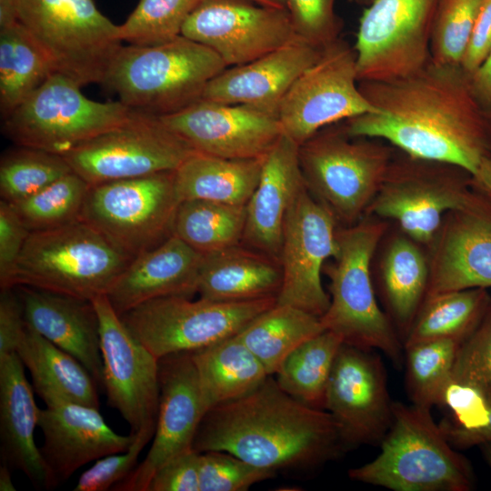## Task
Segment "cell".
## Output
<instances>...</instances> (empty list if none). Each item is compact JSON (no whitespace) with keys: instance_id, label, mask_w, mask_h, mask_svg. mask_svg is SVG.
<instances>
[{"instance_id":"obj_8","label":"cell","mask_w":491,"mask_h":491,"mask_svg":"<svg viewBox=\"0 0 491 491\" xmlns=\"http://www.w3.org/2000/svg\"><path fill=\"white\" fill-rule=\"evenodd\" d=\"M18 19L55 72L80 86L102 84L123 46L119 25L93 0H19Z\"/></svg>"},{"instance_id":"obj_48","label":"cell","mask_w":491,"mask_h":491,"mask_svg":"<svg viewBox=\"0 0 491 491\" xmlns=\"http://www.w3.org/2000/svg\"><path fill=\"white\" fill-rule=\"evenodd\" d=\"M30 231L14 205L0 202V286L13 288L16 266Z\"/></svg>"},{"instance_id":"obj_23","label":"cell","mask_w":491,"mask_h":491,"mask_svg":"<svg viewBox=\"0 0 491 491\" xmlns=\"http://www.w3.org/2000/svg\"><path fill=\"white\" fill-rule=\"evenodd\" d=\"M37 426L44 435L39 449L47 474L45 489L57 487L91 461L126 451L135 439V433H115L99 408L76 403L39 408Z\"/></svg>"},{"instance_id":"obj_1","label":"cell","mask_w":491,"mask_h":491,"mask_svg":"<svg viewBox=\"0 0 491 491\" xmlns=\"http://www.w3.org/2000/svg\"><path fill=\"white\" fill-rule=\"evenodd\" d=\"M378 113L343 121L352 137L383 140L416 158L458 165L471 175L487 153L484 113L460 65L431 60L387 81H359Z\"/></svg>"},{"instance_id":"obj_47","label":"cell","mask_w":491,"mask_h":491,"mask_svg":"<svg viewBox=\"0 0 491 491\" xmlns=\"http://www.w3.org/2000/svg\"><path fill=\"white\" fill-rule=\"evenodd\" d=\"M155 426L142 428L135 433L130 447L124 452L111 454L95 463L79 477L75 491H106L126 478L138 465V456L154 437Z\"/></svg>"},{"instance_id":"obj_10","label":"cell","mask_w":491,"mask_h":491,"mask_svg":"<svg viewBox=\"0 0 491 491\" xmlns=\"http://www.w3.org/2000/svg\"><path fill=\"white\" fill-rule=\"evenodd\" d=\"M397 151L366 215L393 222L427 248L446 215L469 198L472 175L453 164Z\"/></svg>"},{"instance_id":"obj_14","label":"cell","mask_w":491,"mask_h":491,"mask_svg":"<svg viewBox=\"0 0 491 491\" xmlns=\"http://www.w3.org/2000/svg\"><path fill=\"white\" fill-rule=\"evenodd\" d=\"M367 113L378 111L358 87L354 46L340 37L292 84L277 115L283 134L301 145L326 126Z\"/></svg>"},{"instance_id":"obj_61","label":"cell","mask_w":491,"mask_h":491,"mask_svg":"<svg viewBox=\"0 0 491 491\" xmlns=\"http://www.w3.org/2000/svg\"><path fill=\"white\" fill-rule=\"evenodd\" d=\"M356 4L362 5V6H368L370 4H372L375 0H353Z\"/></svg>"},{"instance_id":"obj_42","label":"cell","mask_w":491,"mask_h":491,"mask_svg":"<svg viewBox=\"0 0 491 491\" xmlns=\"http://www.w3.org/2000/svg\"><path fill=\"white\" fill-rule=\"evenodd\" d=\"M201 0H139L119 25L120 37L129 45L148 46L181 35L183 26Z\"/></svg>"},{"instance_id":"obj_33","label":"cell","mask_w":491,"mask_h":491,"mask_svg":"<svg viewBox=\"0 0 491 491\" xmlns=\"http://www.w3.org/2000/svg\"><path fill=\"white\" fill-rule=\"evenodd\" d=\"M192 357L205 413L248 395L269 376L237 334L192 351Z\"/></svg>"},{"instance_id":"obj_44","label":"cell","mask_w":491,"mask_h":491,"mask_svg":"<svg viewBox=\"0 0 491 491\" xmlns=\"http://www.w3.org/2000/svg\"><path fill=\"white\" fill-rule=\"evenodd\" d=\"M198 469L200 491H246L276 473L224 451L199 453Z\"/></svg>"},{"instance_id":"obj_50","label":"cell","mask_w":491,"mask_h":491,"mask_svg":"<svg viewBox=\"0 0 491 491\" xmlns=\"http://www.w3.org/2000/svg\"><path fill=\"white\" fill-rule=\"evenodd\" d=\"M198 456L192 449L164 464L151 478L146 491H200Z\"/></svg>"},{"instance_id":"obj_58","label":"cell","mask_w":491,"mask_h":491,"mask_svg":"<svg viewBox=\"0 0 491 491\" xmlns=\"http://www.w3.org/2000/svg\"><path fill=\"white\" fill-rule=\"evenodd\" d=\"M486 136V148L488 155H491V111H483Z\"/></svg>"},{"instance_id":"obj_34","label":"cell","mask_w":491,"mask_h":491,"mask_svg":"<svg viewBox=\"0 0 491 491\" xmlns=\"http://www.w3.org/2000/svg\"><path fill=\"white\" fill-rule=\"evenodd\" d=\"M323 331L320 317L276 303L247 324L237 336L272 376L297 346Z\"/></svg>"},{"instance_id":"obj_27","label":"cell","mask_w":491,"mask_h":491,"mask_svg":"<svg viewBox=\"0 0 491 491\" xmlns=\"http://www.w3.org/2000/svg\"><path fill=\"white\" fill-rule=\"evenodd\" d=\"M204 254L170 235L160 245L134 257L108 294L115 311H126L155 298L197 294Z\"/></svg>"},{"instance_id":"obj_40","label":"cell","mask_w":491,"mask_h":491,"mask_svg":"<svg viewBox=\"0 0 491 491\" xmlns=\"http://www.w3.org/2000/svg\"><path fill=\"white\" fill-rule=\"evenodd\" d=\"M72 172L65 157L41 149L16 145L0 162L2 200L15 205Z\"/></svg>"},{"instance_id":"obj_53","label":"cell","mask_w":491,"mask_h":491,"mask_svg":"<svg viewBox=\"0 0 491 491\" xmlns=\"http://www.w3.org/2000/svg\"><path fill=\"white\" fill-rule=\"evenodd\" d=\"M446 436L454 447L466 448L480 446L491 441V405L487 424L477 429L466 430L456 426L452 421H445L440 425Z\"/></svg>"},{"instance_id":"obj_16","label":"cell","mask_w":491,"mask_h":491,"mask_svg":"<svg viewBox=\"0 0 491 491\" xmlns=\"http://www.w3.org/2000/svg\"><path fill=\"white\" fill-rule=\"evenodd\" d=\"M338 224L305 185L286 217L279 262L282 285L277 304L290 305L318 317L330 304L321 275L338 249Z\"/></svg>"},{"instance_id":"obj_12","label":"cell","mask_w":491,"mask_h":491,"mask_svg":"<svg viewBox=\"0 0 491 491\" xmlns=\"http://www.w3.org/2000/svg\"><path fill=\"white\" fill-rule=\"evenodd\" d=\"M277 297L242 302L164 296L146 301L120 316L128 330L157 359L195 351L238 334Z\"/></svg>"},{"instance_id":"obj_54","label":"cell","mask_w":491,"mask_h":491,"mask_svg":"<svg viewBox=\"0 0 491 491\" xmlns=\"http://www.w3.org/2000/svg\"><path fill=\"white\" fill-rule=\"evenodd\" d=\"M472 93L483 111H491V50L484 63L469 75Z\"/></svg>"},{"instance_id":"obj_18","label":"cell","mask_w":491,"mask_h":491,"mask_svg":"<svg viewBox=\"0 0 491 491\" xmlns=\"http://www.w3.org/2000/svg\"><path fill=\"white\" fill-rule=\"evenodd\" d=\"M181 35L213 50L227 67L256 60L297 37L286 8L252 0H201Z\"/></svg>"},{"instance_id":"obj_57","label":"cell","mask_w":491,"mask_h":491,"mask_svg":"<svg viewBox=\"0 0 491 491\" xmlns=\"http://www.w3.org/2000/svg\"><path fill=\"white\" fill-rule=\"evenodd\" d=\"M11 467L6 464L2 462L0 466V490L1 491H15V486L12 482Z\"/></svg>"},{"instance_id":"obj_55","label":"cell","mask_w":491,"mask_h":491,"mask_svg":"<svg viewBox=\"0 0 491 491\" xmlns=\"http://www.w3.org/2000/svg\"><path fill=\"white\" fill-rule=\"evenodd\" d=\"M472 185L475 189L484 195L491 202V155L483 157L480 165L474 175H472Z\"/></svg>"},{"instance_id":"obj_38","label":"cell","mask_w":491,"mask_h":491,"mask_svg":"<svg viewBox=\"0 0 491 491\" xmlns=\"http://www.w3.org/2000/svg\"><path fill=\"white\" fill-rule=\"evenodd\" d=\"M245 225L246 205L186 200L178 206L173 235L205 255L241 245Z\"/></svg>"},{"instance_id":"obj_6","label":"cell","mask_w":491,"mask_h":491,"mask_svg":"<svg viewBox=\"0 0 491 491\" xmlns=\"http://www.w3.org/2000/svg\"><path fill=\"white\" fill-rule=\"evenodd\" d=\"M132 259L79 219L30 232L12 287L25 286L93 300L108 294Z\"/></svg>"},{"instance_id":"obj_45","label":"cell","mask_w":491,"mask_h":491,"mask_svg":"<svg viewBox=\"0 0 491 491\" xmlns=\"http://www.w3.org/2000/svg\"><path fill=\"white\" fill-rule=\"evenodd\" d=\"M452 381L477 388L491 403V302L479 324L458 347Z\"/></svg>"},{"instance_id":"obj_41","label":"cell","mask_w":491,"mask_h":491,"mask_svg":"<svg viewBox=\"0 0 491 491\" xmlns=\"http://www.w3.org/2000/svg\"><path fill=\"white\" fill-rule=\"evenodd\" d=\"M89 188L72 171L13 205L30 232L55 228L81 219Z\"/></svg>"},{"instance_id":"obj_2","label":"cell","mask_w":491,"mask_h":491,"mask_svg":"<svg viewBox=\"0 0 491 491\" xmlns=\"http://www.w3.org/2000/svg\"><path fill=\"white\" fill-rule=\"evenodd\" d=\"M192 448L197 453L224 451L277 471L318 466L342 446L326 410L301 403L268 376L248 395L209 409Z\"/></svg>"},{"instance_id":"obj_7","label":"cell","mask_w":491,"mask_h":491,"mask_svg":"<svg viewBox=\"0 0 491 491\" xmlns=\"http://www.w3.org/2000/svg\"><path fill=\"white\" fill-rule=\"evenodd\" d=\"M395 152L383 140L350 136L340 122L299 145L298 158L309 192L338 225L349 226L366 215Z\"/></svg>"},{"instance_id":"obj_39","label":"cell","mask_w":491,"mask_h":491,"mask_svg":"<svg viewBox=\"0 0 491 491\" xmlns=\"http://www.w3.org/2000/svg\"><path fill=\"white\" fill-rule=\"evenodd\" d=\"M461 343L438 339L405 348L406 388L413 404L430 409L436 405L443 406Z\"/></svg>"},{"instance_id":"obj_46","label":"cell","mask_w":491,"mask_h":491,"mask_svg":"<svg viewBox=\"0 0 491 491\" xmlns=\"http://www.w3.org/2000/svg\"><path fill=\"white\" fill-rule=\"evenodd\" d=\"M336 0H286L297 37L325 48L340 38L343 21L336 13Z\"/></svg>"},{"instance_id":"obj_28","label":"cell","mask_w":491,"mask_h":491,"mask_svg":"<svg viewBox=\"0 0 491 491\" xmlns=\"http://www.w3.org/2000/svg\"><path fill=\"white\" fill-rule=\"evenodd\" d=\"M24 367L15 352L0 357L1 461L22 471L35 487L45 488L46 469L35 442L39 408Z\"/></svg>"},{"instance_id":"obj_20","label":"cell","mask_w":491,"mask_h":491,"mask_svg":"<svg viewBox=\"0 0 491 491\" xmlns=\"http://www.w3.org/2000/svg\"><path fill=\"white\" fill-rule=\"evenodd\" d=\"M159 408L155 432L145 457L111 490L146 491L155 473L174 457L192 450L205 414L192 351L158 359Z\"/></svg>"},{"instance_id":"obj_11","label":"cell","mask_w":491,"mask_h":491,"mask_svg":"<svg viewBox=\"0 0 491 491\" xmlns=\"http://www.w3.org/2000/svg\"><path fill=\"white\" fill-rule=\"evenodd\" d=\"M175 171L90 185L81 219L132 258L173 235Z\"/></svg>"},{"instance_id":"obj_29","label":"cell","mask_w":491,"mask_h":491,"mask_svg":"<svg viewBox=\"0 0 491 491\" xmlns=\"http://www.w3.org/2000/svg\"><path fill=\"white\" fill-rule=\"evenodd\" d=\"M375 257L386 315L405 339L426 296L430 273L427 249L390 225Z\"/></svg>"},{"instance_id":"obj_59","label":"cell","mask_w":491,"mask_h":491,"mask_svg":"<svg viewBox=\"0 0 491 491\" xmlns=\"http://www.w3.org/2000/svg\"><path fill=\"white\" fill-rule=\"evenodd\" d=\"M259 5L277 7V8H286V0H252Z\"/></svg>"},{"instance_id":"obj_25","label":"cell","mask_w":491,"mask_h":491,"mask_svg":"<svg viewBox=\"0 0 491 491\" xmlns=\"http://www.w3.org/2000/svg\"><path fill=\"white\" fill-rule=\"evenodd\" d=\"M298 147L283 134L266 155L259 182L246 205L242 244L277 260L288 210L306 185Z\"/></svg>"},{"instance_id":"obj_31","label":"cell","mask_w":491,"mask_h":491,"mask_svg":"<svg viewBox=\"0 0 491 491\" xmlns=\"http://www.w3.org/2000/svg\"><path fill=\"white\" fill-rule=\"evenodd\" d=\"M15 353L45 406L76 403L99 408L98 385L87 369L27 325Z\"/></svg>"},{"instance_id":"obj_43","label":"cell","mask_w":491,"mask_h":491,"mask_svg":"<svg viewBox=\"0 0 491 491\" xmlns=\"http://www.w3.org/2000/svg\"><path fill=\"white\" fill-rule=\"evenodd\" d=\"M483 0H439L430 38V60L460 65Z\"/></svg>"},{"instance_id":"obj_32","label":"cell","mask_w":491,"mask_h":491,"mask_svg":"<svg viewBox=\"0 0 491 491\" xmlns=\"http://www.w3.org/2000/svg\"><path fill=\"white\" fill-rule=\"evenodd\" d=\"M264 158L229 159L195 152L175 170L179 199L246 205L259 182Z\"/></svg>"},{"instance_id":"obj_9","label":"cell","mask_w":491,"mask_h":491,"mask_svg":"<svg viewBox=\"0 0 491 491\" xmlns=\"http://www.w3.org/2000/svg\"><path fill=\"white\" fill-rule=\"evenodd\" d=\"M78 84L54 73L3 118L4 135L16 145L65 155L126 121L132 110L120 101L86 97Z\"/></svg>"},{"instance_id":"obj_51","label":"cell","mask_w":491,"mask_h":491,"mask_svg":"<svg viewBox=\"0 0 491 491\" xmlns=\"http://www.w3.org/2000/svg\"><path fill=\"white\" fill-rule=\"evenodd\" d=\"M26 328L23 305L15 287L0 293V357L14 353Z\"/></svg>"},{"instance_id":"obj_17","label":"cell","mask_w":491,"mask_h":491,"mask_svg":"<svg viewBox=\"0 0 491 491\" xmlns=\"http://www.w3.org/2000/svg\"><path fill=\"white\" fill-rule=\"evenodd\" d=\"M92 301L99 318L102 386L108 405L129 424L131 433L156 426L158 359L128 330L106 295Z\"/></svg>"},{"instance_id":"obj_26","label":"cell","mask_w":491,"mask_h":491,"mask_svg":"<svg viewBox=\"0 0 491 491\" xmlns=\"http://www.w3.org/2000/svg\"><path fill=\"white\" fill-rule=\"evenodd\" d=\"M15 288L25 324L76 358L102 386L100 325L93 301L25 286Z\"/></svg>"},{"instance_id":"obj_52","label":"cell","mask_w":491,"mask_h":491,"mask_svg":"<svg viewBox=\"0 0 491 491\" xmlns=\"http://www.w3.org/2000/svg\"><path fill=\"white\" fill-rule=\"evenodd\" d=\"M491 50V0H483L460 66L470 75Z\"/></svg>"},{"instance_id":"obj_56","label":"cell","mask_w":491,"mask_h":491,"mask_svg":"<svg viewBox=\"0 0 491 491\" xmlns=\"http://www.w3.org/2000/svg\"><path fill=\"white\" fill-rule=\"evenodd\" d=\"M19 0H0V30L19 22Z\"/></svg>"},{"instance_id":"obj_35","label":"cell","mask_w":491,"mask_h":491,"mask_svg":"<svg viewBox=\"0 0 491 491\" xmlns=\"http://www.w3.org/2000/svg\"><path fill=\"white\" fill-rule=\"evenodd\" d=\"M491 296L485 288L436 294L425 298L404 341V349L422 342L455 339L463 342L484 316Z\"/></svg>"},{"instance_id":"obj_22","label":"cell","mask_w":491,"mask_h":491,"mask_svg":"<svg viewBox=\"0 0 491 491\" xmlns=\"http://www.w3.org/2000/svg\"><path fill=\"white\" fill-rule=\"evenodd\" d=\"M426 249L430 273L426 297L491 288V202L473 187L467 201L446 215Z\"/></svg>"},{"instance_id":"obj_13","label":"cell","mask_w":491,"mask_h":491,"mask_svg":"<svg viewBox=\"0 0 491 491\" xmlns=\"http://www.w3.org/2000/svg\"><path fill=\"white\" fill-rule=\"evenodd\" d=\"M195 151L159 117L132 111L129 118L64 155L90 185L175 171Z\"/></svg>"},{"instance_id":"obj_37","label":"cell","mask_w":491,"mask_h":491,"mask_svg":"<svg viewBox=\"0 0 491 491\" xmlns=\"http://www.w3.org/2000/svg\"><path fill=\"white\" fill-rule=\"evenodd\" d=\"M341 336L325 330L297 346L276 372V382L287 394L311 407L324 409L326 387Z\"/></svg>"},{"instance_id":"obj_3","label":"cell","mask_w":491,"mask_h":491,"mask_svg":"<svg viewBox=\"0 0 491 491\" xmlns=\"http://www.w3.org/2000/svg\"><path fill=\"white\" fill-rule=\"evenodd\" d=\"M389 225V221L366 215L355 225L338 226L337 253L324 267L330 281V304L320 321L345 344L378 349L400 365L403 342L377 303L372 270L376 248Z\"/></svg>"},{"instance_id":"obj_21","label":"cell","mask_w":491,"mask_h":491,"mask_svg":"<svg viewBox=\"0 0 491 491\" xmlns=\"http://www.w3.org/2000/svg\"><path fill=\"white\" fill-rule=\"evenodd\" d=\"M159 119L195 152L222 158H263L283 135L275 115L203 98Z\"/></svg>"},{"instance_id":"obj_24","label":"cell","mask_w":491,"mask_h":491,"mask_svg":"<svg viewBox=\"0 0 491 491\" xmlns=\"http://www.w3.org/2000/svg\"><path fill=\"white\" fill-rule=\"evenodd\" d=\"M323 49L296 37L256 60L226 67L207 84L202 98L248 105L278 117L279 105L286 93L320 57Z\"/></svg>"},{"instance_id":"obj_5","label":"cell","mask_w":491,"mask_h":491,"mask_svg":"<svg viewBox=\"0 0 491 491\" xmlns=\"http://www.w3.org/2000/svg\"><path fill=\"white\" fill-rule=\"evenodd\" d=\"M369 463L348 471L351 479L394 491H467L468 461L436 425L430 408L393 402V420Z\"/></svg>"},{"instance_id":"obj_30","label":"cell","mask_w":491,"mask_h":491,"mask_svg":"<svg viewBox=\"0 0 491 491\" xmlns=\"http://www.w3.org/2000/svg\"><path fill=\"white\" fill-rule=\"evenodd\" d=\"M279 260L241 245L204 255L197 282L200 298L242 302L277 297Z\"/></svg>"},{"instance_id":"obj_60","label":"cell","mask_w":491,"mask_h":491,"mask_svg":"<svg viewBox=\"0 0 491 491\" xmlns=\"http://www.w3.org/2000/svg\"><path fill=\"white\" fill-rule=\"evenodd\" d=\"M480 446L482 447L485 458L487 461L489 466L491 467V441L483 443Z\"/></svg>"},{"instance_id":"obj_15","label":"cell","mask_w":491,"mask_h":491,"mask_svg":"<svg viewBox=\"0 0 491 491\" xmlns=\"http://www.w3.org/2000/svg\"><path fill=\"white\" fill-rule=\"evenodd\" d=\"M439 0H375L360 17L354 49L359 81H387L423 68Z\"/></svg>"},{"instance_id":"obj_4","label":"cell","mask_w":491,"mask_h":491,"mask_svg":"<svg viewBox=\"0 0 491 491\" xmlns=\"http://www.w3.org/2000/svg\"><path fill=\"white\" fill-rule=\"evenodd\" d=\"M226 67L213 50L179 35L155 45H123L102 85L132 111L161 117L201 99Z\"/></svg>"},{"instance_id":"obj_19","label":"cell","mask_w":491,"mask_h":491,"mask_svg":"<svg viewBox=\"0 0 491 491\" xmlns=\"http://www.w3.org/2000/svg\"><path fill=\"white\" fill-rule=\"evenodd\" d=\"M381 359L347 344L340 347L326 387L325 410L334 419L342 447L382 441L393 420Z\"/></svg>"},{"instance_id":"obj_49","label":"cell","mask_w":491,"mask_h":491,"mask_svg":"<svg viewBox=\"0 0 491 491\" xmlns=\"http://www.w3.org/2000/svg\"><path fill=\"white\" fill-rule=\"evenodd\" d=\"M490 401L477 388L451 381L444 394L443 406L454 415L456 426L474 430L485 426L489 419Z\"/></svg>"},{"instance_id":"obj_36","label":"cell","mask_w":491,"mask_h":491,"mask_svg":"<svg viewBox=\"0 0 491 491\" xmlns=\"http://www.w3.org/2000/svg\"><path fill=\"white\" fill-rule=\"evenodd\" d=\"M55 72L51 61L25 27L0 30V111L2 118L39 88Z\"/></svg>"}]
</instances>
